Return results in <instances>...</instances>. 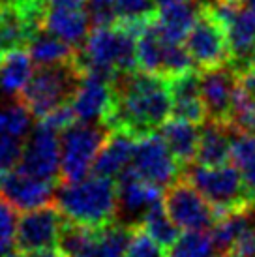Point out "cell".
I'll return each instance as SVG.
<instances>
[{
	"mask_svg": "<svg viewBox=\"0 0 255 257\" xmlns=\"http://www.w3.org/2000/svg\"><path fill=\"white\" fill-rule=\"evenodd\" d=\"M113 107L101 122L109 132H124L132 137L154 134L173 114L169 79L147 72L118 75L113 83Z\"/></svg>",
	"mask_w": 255,
	"mask_h": 257,
	"instance_id": "cell-1",
	"label": "cell"
},
{
	"mask_svg": "<svg viewBox=\"0 0 255 257\" xmlns=\"http://www.w3.org/2000/svg\"><path fill=\"white\" fill-rule=\"evenodd\" d=\"M77 66L85 75L114 83L118 75L135 72L137 34L122 25L94 27L85 43L77 49Z\"/></svg>",
	"mask_w": 255,
	"mask_h": 257,
	"instance_id": "cell-2",
	"label": "cell"
},
{
	"mask_svg": "<svg viewBox=\"0 0 255 257\" xmlns=\"http://www.w3.org/2000/svg\"><path fill=\"white\" fill-rule=\"evenodd\" d=\"M55 205L71 223L94 229L103 227L116 220V180L90 175L75 182H62L55 192Z\"/></svg>",
	"mask_w": 255,
	"mask_h": 257,
	"instance_id": "cell-3",
	"label": "cell"
},
{
	"mask_svg": "<svg viewBox=\"0 0 255 257\" xmlns=\"http://www.w3.org/2000/svg\"><path fill=\"white\" fill-rule=\"evenodd\" d=\"M81 81H83V72L79 70L75 58L62 64L38 66L29 85L19 94V100L30 113L42 120L55 109L73 100Z\"/></svg>",
	"mask_w": 255,
	"mask_h": 257,
	"instance_id": "cell-4",
	"label": "cell"
},
{
	"mask_svg": "<svg viewBox=\"0 0 255 257\" xmlns=\"http://www.w3.org/2000/svg\"><path fill=\"white\" fill-rule=\"evenodd\" d=\"M186 179L212 205L218 218L229 212L253 208L244 180L233 164H225L220 167L191 164L186 167Z\"/></svg>",
	"mask_w": 255,
	"mask_h": 257,
	"instance_id": "cell-5",
	"label": "cell"
},
{
	"mask_svg": "<svg viewBox=\"0 0 255 257\" xmlns=\"http://www.w3.org/2000/svg\"><path fill=\"white\" fill-rule=\"evenodd\" d=\"M109 128L101 122H73L60 132V171L62 182L85 179L94 167L101 147L109 137Z\"/></svg>",
	"mask_w": 255,
	"mask_h": 257,
	"instance_id": "cell-6",
	"label": "cell"
},
{
	"mask_svg": "<svg viewBox=\"0 0 255 257\" xmlns=\"http://www.w3.org/2000/svg\"><path fill=\"white\" fill-rule=\"evenodd\" d=\"M184 47L193 66H197L201 72L231 64L227 29L212 6H201L197 19L184 40Z\"/></svg>",
	"mask_w": 255,
	"mask_h": 257,
	"instance_id": "cell-7",
	"label": "cell"
},
{
	"mask_svg": "<svg viewBox=\"0 0 255 257\" xmlns=\"http://www.w3.org/2000/svg\"><path fill=\"white\" fill-rule=\"evenodd\" d=\"M163 205L180 231H208L218 220L214 207L186 177L165 188Z\"/></svg>",
	"mask_w": 255,
	"mask_h": 257,
	"instance_id": "cell-8",
	"label": "cell"
},
{
	"mask_svg": "<svg viewBox=\"0 0 255 257\" xmlns=\"http://www.w3.org/2000/svg\"><path fill=\"white\" fill-rule=\"evenodd\" d=\"M212 10L227 29L231 66L242 73L255 64V15L233 0H218Z\"/></svg>",
	"mask_w": 255,
	"mask_h": 257,
	"instance_id": "cell-9",
	"label": "cell"
},
{
	"mask_svg": "<svg viewBox=\"0 0 255 257\" xmlns=\"http://www.w3.org/2000/svg\"><path fill=\"white\" fill-rule=\"evenodd\" d=\"M141 179L158 188H169L178 179L182 165L173 156L162 136L149 134L135 139L134 158L130 165Z\"/></svg>",
	"mask_w": 255,
	"mask_h": 257,
	"instance_id": "cell-10",
	"label": "cell"
},
{
	"mask_svg": "<svg viewBox=\"0 0 255 257\" xmlns=\"http://www.w3.org/2000/svg\"><path fill=\"white\" fill-rule=\"evenodd\" d=\"M60 132L51 128L47 122L40 120L30 130L25 141L23 160L19 169L34 175L38 179L55 182L62 177L60 171Z\"/></svg>",
	"mask_w": 255,
	"mask_h": 257,
	"instance_id": "cell-11",
	"label": "cell"
},
{
	"mask_svg": "<svg viewBox=\"0 0 255 257\" xmlns=\"http://www.w3.org/2000/svg\"><path fill=\"white\" fill-rule=\"evenodd\" d=\"M64 221L66 218L60 214L57 205H53V203L29 210V212H23L19 223H17V235H15L17 250L29 255L34 251L57 248Z\"/></svg>",
	"mask_w": 255,
	"mask_h": 257,
	"instance_id": "cell-12",
	"label": "cell"
},
{
	"mask_svg": "<svg viewBox=\"0 0 255 257\" xmlns=\"http://www.w3.org/2000/svg\"><path fill=\"white\" fill-rule=\"evenodd\" d=\"M238 85H240V73L231 64L203 72L201 98L205 103L206 120L227 126Z\"/></svg>",
	"mask_w": 255,
	"mask_h": 257,
	"instance_id": "cell-13",
	"label": "cell"
},
{
	"mask_svg": "<svg viewBox=\"0 0 255 257\" xmlns=\"http://www.w3.org/2000/svg\"><path fill=\"white\" fill-rule=\"evenodd\" d=\"M55 182L38 179L19 167L8 173L0 184V193L21 212L55 203Z\"/></svg>",
	"mask_w": 255,
	"mask_h": 257,
	"instance_id": "cell-14",
	"label": "cell"
},
{
	"mask_svg": "<svg viewBox=\"0 0 255 257\" xmlns=\"http://www.w3.org/2000/svg\"><path fill=\"white\" fill-rule=\"evenodd\" d=\"M163 190L141 179L137 173L128 167L116 180L118 193V212L132 220V225H139L143 216L150 208L163 201Z\"/></svg>",
	"mask_w": 255,
	"mask_h": 257,
	"instance_id": "cell-15",
	"label": "cell"
},
{
	"mask_svg": "<svg viewBox=\"0 0 255 257\" xmlns=\"http://www.w3.org/2000/svg\"><path fill=\"white\" fill-rule=\"evenodd\" d=\"M113 83L85 75L70 105L79 122H103L113 107Z\"/></svg>",
	"mask_w": 255,
	"mask_h": 257,
	"instance_id": "cell-16",
	"label": "cell"
},
{
	"mask_svg": "<svg viewBox=\"0 0 255 257\" xmlns=\"http://www.w3.org/2000/svg\"><path fill=\"white\" fill-rule=\"evenodd\" d=\"M171 96H173V114L193 124H205L206 111L201 98V75L195 70L175 75L169 79Z\"/></svg>",
	"mask_w": 255,
	"mask_h": 257,
	"instance_id": "cell-17",
	"label": "cell"
},
{
	"mask_svg": "<svg viewBox=\"0 0 255 257\" xmlns=\"http://www.w3.org/2000/svg\"><path fill=\"white\" fill-rule=\"evenodd\" d=\"M135 149V137L128 136L124 132H111L105 145L101 147L98 158L94 162L92 171L99 177H120L132 165Z\"/></svg>",
	"mask_w": 255,
	"mask_h": 257,
	"instance_id": "cell-18",
	"label": "cell"
},
{
	"mask_svg": "<svg viewBox=\"0 0 255 257\" xmlns=\"http://www.w3.org/2000/svg\"><path fill=\"white\" fill-rule=\"evenodd\" d=\"M158 132H160L162 139L165 141V145L173 152V156L177 158V162L182 167H188L195 162L199 137H201L199 124L171 116L169 120L163 122V126Z\"/></svg>",
	"mask_w": 255,
	"mask_h": 257,
	"instance_id": "cell-19",
	"label": "cell"
},
{
	"mask_svg": "<svg viewBox=\"0 0 255 257\" xmlns=\"http://www.w3.org/2000/svg\"><path fill=\"white\" fill-rule=\"evenodd\" d=\"M90 17L85 10L68 8H47L45 30L73 47H81L90 32Z\"/></svg>",
	"mask_w": 255,
	"mask_h": 257,
	"instance_id": "cell-20",
	"label": "cell"
},
{
	"mask_svg": "<svg viewBox=\"0 0 255 257\" xmlns=\"http://www.w3.org/2000/svg\"><path fill=\"white\" fill-rule=\"evenodd\" d=\"M231 162V128L210 122L201 128L195 164L205 167H220Z\"/></svg>",
	"mask_w": 255,
	"mask_h": 257,
	"instance_id": "cell-21",
	"label": "cell"
},
{
	"mask_svg": "<svg viewBox=\"0 0 255 257\" xmlns=\"http://www.w3.org/2000/svg\"><path fill=\"white\" fill-rule=\"evenodd\" d=\"M201 6L203 4H191L190 0H186L180 4L160 8L154 17V27L165 40L182 43L197 19Z\"/></svg>",
	"mask_w": 255,
	"mask_h": 257,
	"instance_id": "cell-22",
	"label": "cell"
},
{
	"mask_svg": "<svg viewBox=\"0 0 255 257\" xmlns=\"http://www.w3.org/2000/svg\"><path fill=\"white\" fill-rule=\"evenodd\" d=\"M34 75V60L29 49H14L0 57V92L14 96L21 94Z\"/></svg>",
	"mask_w": 255,
	"mask_h": 257,
	"instance_id": "cell-23",
	"label": "cell"
},
{
	"mask_svg": "<svg viewBox=\"0 0 255 257\" xmlns=\"http://www.w3.org/2000/svg\"><path fill=\"white\" fill-rule=\"evenodd\" d=\"M231 164L238 169L255 207V134L231 130Z\"/></svg>",
	"mask_w": 255,
	"mask_h": 257,
	"instance_id": "cell-24",
	"label": "cell"
},
{
	"mask_svg": "<svg viewBox=\"0 0 255 257\" xmlns=\"http://www.w3.org/2000/svg\"><path fill=\"white\" fill-rule=\"evenodd\" d=\"M32 34L14 0H0V53L29 45Z\"/></svg>",
	"mask_w": 255,
	"mask_h": 257,
	"instance_id": "cell-25",
	"label": "cell"
},
{
	"mask_svg": "<svg viewBox=\"0 0 255 257\" xmlns=\"http://www.w3.org/2000/svg\"><path fill=\"white\" fill-rule=\"evenodd\" d=\"M29 53L36 66H55L68 62L77 55V47L62 42L60 38L42 30L29 43Z\"/></svg>",
	"mask_w": 255,
	"mask_h": 257,
	"instance_id": "cell-26",
	"label": "cell"
},
{
	"mask_svg": "<svg viewBox=\"0 0 255 257\" xmlns=\"http://www.w3.org/2000/svg\"><path fill=\"white\" fill-rule=\"evenodd\" d=\"M134 233L135 227L130 223L111 221L103 227H98L96 229V242H94L96 257H124Z\"/></svg>",
	"mask_w": 255,
	"mask_h": 257,
	"instance_id": "cell-27",
	"label": "cell"
},
{
	"mask_svg": "<svg viewBox=\"0 0 255 257\" xmlns=\"http://www.w3.org/2000/svg\"><path fill=\"white\" fill-rule=\"evenodd\" d=\"M94 242H96V229L77 225L66 220L58 236L57 248L66 257H96Z\"/></svg>",
	"mask_w": 255,
	"mask_h": 257,
	"instance_id": "cell-28",
	"label": "cell"
},
{
	"mask_svg": "<svg viewBox=\"0 0 255 257\" xmlns=\"http://www.w3.org/2000/svg\"><path fill=\"white\" fill-rule=\"evenodd\" d=\"M139 227H143L156 242H160L163 248H171L180 238V227L171 220L169 212L165 210V205L158 203L143 216Z\"/></svg>",
	"mask_w": 255,
	"mask_h": 257,
	"instance_id": "cell-29",
	"label": "cell"
},
{
	"mask_svg": "<svg viewBox=\"0 0 255 257\" xmlns=\"http://www.w3.org/2000/svg\"><path fill=\"white\" fill-rule=\"evenodd\" d=\"M249 229V216L248 210H236L229 214L220 216L216 223L210 229V235L214 238V244L218 246V250L223 257L229 251V248L234 244V240Z\"/></svg>",
	"mask_w": 255,
	"mask_h": 257,
	"instance_id": "cell-30",
	"label": "cell"
},
{
	"mask_svg": "<svg viewBox=\"0 0 255 257\" xmlns=\"http://www.w3.org/2000/svg\"><path fill=\"white\" fill-rule=\"evenodd\" d=\"M167 257H223L208 231H186L169 248Z\"/></svg>",
	"mask_w": 255,
	"mask_h": 257,
	"instance_id": "cell-31",
	"label": "cell"
},
{
	"mask_svg": "<svg viewBox=\"0 0 255 257\" xmlns=\"http://www.w3.org/2000/svg\"><path fill=\"white\" fill-rule=\"evenodd\" d=\"M30 118L32 113L23 105L21 100L0 105V136H14L23 139L32 130Z\"/></svg>",
	"mask_w": 255,
	"mask_h": 257,
	"instance_id": "cell-32",
	"label": "cell"
},
{
	"mask_svg": "<svg viewBox=\"0 0 255 257\" xmlns=\"http://www.w3.org/2000/svg\"><path fill=\"white\" fill-rule=\"evenodd\" d=\"M156 8L154 0H114L116 23L152 21L158 14Z\"/></svg>",
	"mask_w": 255,
	"mask_h": 257,
	"instance_id": "cell-33",
	"label": "cell"
},
{
	"mask_svg": "<svg viewBox=\"0 0 255 257\" xmlns=\"http://www.w3.org/2000/svg\"><path fill=\"white\" fill-rule=\"evenodd\" d=\"M17 208L0 193V257L10 253L17 235Z\"/></svg>",
	"mask_w": 255,
	"mask_h": 257,
	"instance_id": "cell-34",
	"label": "cell"
},
{
	"mask_svg": "<svg viewBox=\"0 0 255 257\" xmlns=\"http://www.w3.org/2000/svg\"><path fill=\"white\" fill-rule=\"evenodd\" d=\"M124 257H167V253L162 244L156 242L145 229L137 225Z\"/></svg>",
	"mask_w": 255,
	"mask_h": 257,
	"instance_id": "cell-35",
	"label": "cell"
},
{
	"mask_svg": "<svg viewBox=\"0 0 255 257\" xmlns=\"http://www.w3.org/2000/svg\"><path fill=\"white\" fill-rule=\"evenodd\" d=\"M25 143L21 137L0 136V171L10 173L19 167L23 160Z\"/></svg>",
	"mask_w": 255,
	"mask_h": 257,
	"instance_id": "cell-36",
	"label": "cell"
},
{
	"mask_svg": "<svg viewBox=\"0 0 255 257\" xmlns=\"http://www.w3.org/2000/svg\"><path fill=\"white\" fill-rule=\"evenodd\" d=\"M225 257H255V229L244 231L229 248Z\"/></svg>",
	"mask_w": 255,
	"mask_h": 257,
	"instance_id": "cell-37",
	"label": "cell"
},
{
	"mask_svg": "<svg viewBox=\"0 0 255 257\" xmlns=\"http://www.w3.org/2000/svg\"><path fill=\"white\" fill-rule=\"evenodd\" d=\"M240 85L244 86L246 94H248L249 100L253 101L255 105V64H251L248 70H244L240 73Z\"/></svg>",
	"mask_w": 255,
	"mask_h": 257,
	"instance_id": "cell-38",
	"label": "cell"
},
{
	"mask_svg": "<svg viewBox=\"0 0 255 257\" xmlns=\"http://www.w3.org/2000/svg\"><path fill=\"white\" fill-rule=\"evenodd\" d=\"M47 8H68V10H85L88 0H45Z\"/></svg>",
	"mask_w": 255,
	"mask_h": 257,
	"instance_id": "cell-39",
	"label": "cell"
},
{
	"mask_svg": "<svg viewBox=\"0 0 255 257\" xmlns=\"http://www.w3.org/2000/svg\"><path fill=\"white\" fill-rule=\"evenodd\" d=\"M27 257H66L58 248H51V250H42V251H34V253H29Z\"/></svg>",
	"mask_w": 255,
	"mask_h": 257,
	"instance_id": "cell-40",
	"label": "cell"
},
{
	"mask_svg": "<svg viewBox=\"0 0 255 257\" xmlns=\"http://www.w3.org/2000/svg\"><path fill=\"white\" fill-rule=\"evenodd\" d=\"M156 6L165 8V6H173V4H180V2H186V0H154Z\"/></svg>",
	"mask_w": 255,
	"mask_h": 257,
	"instance_id": "cell-41",
	"label": "cell"
},
{
	"mask_svg": "<svg viewBox=\"0 0 255 257\" xmlns=\"http://www.w3.org/2000/svg\"><path fill=\"white\" fill-rule=\"evenodd\" d=\"M240 4L246 8L248 12H251V14L255 15V0H240Z\"/></svg>",
	"mask_w": 255,
	"mask_h": 257,
	"instance_id": "cell-42",
	"label": "cell"
},
{
	"mask_svg": "<svg viewBox=\"0 0 255 257\" xmlns=\"http://www.w3.org/2000/svg\"><path fill=\"white\" fill-rule=\"evenodd\" d=\"M2 257H25V253H21V251H10V253H6V255Z\"/></svg>",
	"mask_w": 255,
	"mask_h": 257,
	"instance_id": "cell-43",
	"label": "cell"
}]
</instances>
